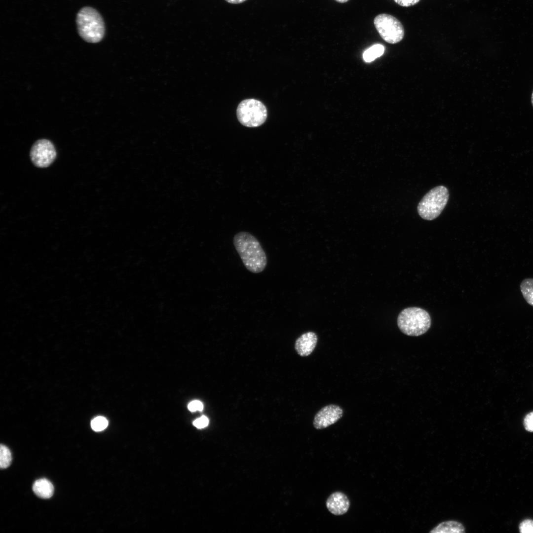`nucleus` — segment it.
<instances>
[{
	"label": "nucleus",
	"mask_w": 533,
	"mask_h": 533,
	"mask_svg": "<svg viewBox=\"0 0 533 533\" xmlns=\"http://www.w3.org/2000/svg\"><path fill=\"white\" fill-rule=\"evenodd\" d=\"M234 247L246 268L254 273L263 271L267 265L265 251L258 240L251 233L241 231L233 239Z\"/></svg>",
	"instance_id": "1"
},
{
	"label": "nucleus",
	"mask_w": 533,
	"mask_h": 533,
	"mask_svg": "<svg viewBox=\"0 0 533 533\" xmlns=\"http://www.w3.org/2000/svg\"><path fill=\"white\" fill-rule=\"evenodd\" d=\"M76 23L79 36L85 41L97 43L104 37L105 26L99 12L89 6L81 8L76 15Z\"/></svg>",
	"instance_id": "2"
},
{
	"label": "nucleus",
	"mask_w": 533,
	"mask_h": 533,
	"mask_svg": "<svg viewBox=\"0 0 533 533\" xmlns=\"http://www.w3.org/2000/svg\"><path fill=\"white\" fill-rule=\"evenodd\" d=\"M397 325L405 334L419 336L426 333L431 325L429 313L424 309L411 307L403 309L398 315Z\"/></svg>",
	"instance_id": "3"
},
{
	"label": "nucleus",
	"mask_w": 533,
	"mask_h": 533,
	"mask_svg": "<svg viewBox=\"0 0 533 533\" xmlns=\"http://www.w3.org/2000/svg\"><path fill=\"white\" fill-rule=\"evenodd\" d=\"M449 198L448 189L437 186L426 193L418 205V212L421 218L431 221L437 218L445 207Z\"/></svg>",
	"instance_id": "4"
},
{
	"label": "nucleus",
	"mask_w": 533,
	"mask_h": 533,
	"mask_svg": "<svg viewBox=\"0 0 533 533\" xmlns=\"http://www.w3.org/2000/svg\"><path fill=\"white\" fill-rule=\"evenodd\" d=\"M236 115L238 121L243 126L256 127L266 121L267 116V109L260 101L247 99L238 105Z\"/></svg>",
	"instance_id": "5"
},
{
	"label": "nucleus",
	"mask_w": 533,
	"mask_h": 533,
	"mask_svg": "<svg viewBox=\"0 0 533 533\" xmlns=\"http://www.w3.org/2000/svg\"><path fill=\"white\" fill-rule=\"evenodd\" d=\"M376 30L386 42L394 44L400 41L404 35L401 23L390 14L382 13L377 15L374 20Z\"/></svg>",
	"instance_id": "6"
},
{
	"label": "nucleus",
	"mask_w": 533,
	"mask_h": 533,
	"mask_svg": "<svg viewBox=\"0 0 533 533\" xmlns=\"http://www.w3.org/2000/svg\"><path fill=\"white\" fill-rule=\"evenodd\" d=\"M30 156L32 163L38 168H46L55 160L57 152L53 144L49 140H38L33 145Z\"/></svg>",
	"instance_id": "7"
},
{
	"label": "nucleus",
	"mask_w": 533,
	"mask_h": 533,
	"mask_svg": "<svg viewBox=\"0 0 533 533\" xmlns=\"http://www.w3.org/2000/svg\"><path fill=\"white\" fill-rule=\"evenodd\" d=\"M343 415V410L339 406L327 405L321 409L315 415L313 426L317 429L325 428L338 421Z\"/></svg>",
	"instance_id": "8"
},
{
	"label": "nucleus",
	"mask_w": 533,
	"mask_h": 533,
	"mask_svg": "<svg viewBox=\"0 0 533 533\" xmlns=\"http://www.w3.org/2000/svg\"><path fill=\"white\" fill-rule=\"evenodd\" d=\"M328 510L335 515H342L346 513L350 506L347 496L340 492L332 494L326 502Z\"/></svg>",
	"instance_id": "9"
},
{
	"label": "nucleus",
	"mask_w": 533,
	"mask_h": 533,
	"mask_svg": "<svg viewBox=\"0 0 533 533\" xmlns=\"http://www.w3.org/2000/svg\"><path fill=\"white\" fill-rule=\"evenodd\" d=\"M317 342V337L313 332L302 334L295 342V347L298 354L301 356L310 355L314 349Z\"/></svg>",
	"instance_id": "10"
},
{
	"label": "nucleus",
	"mask_w": 533,
	"mask_h": 533,
	"mask_svg": "<svg viewBox=\"0 0 533 533\" xmlns=\"http://www.w3.org/2000/svg\"><path fill=\"white\" fill-rule=\"evenodd\" d=\"M33 490L38 496L45 499L52 496L54 487L48 480L41 478L35 482L33 486Z\"/></svg>",
	"instance_id": "11"
},
{
	"label": "nucleus",
	"mask_w": 533,
	"mask_h": 533,
	"mask_svg": "<svg viewBox=\"0 0 533 533\" xmlns=\"http://www.w3.org/2000/svg\"><path fill=\"white\" fill-rule=\"evenodd\" d=\"M464 532H465V530L462 525L458 522L454 521L441 523L430 531V533H462Z\"/></svg>",
	"instance_id": "12"
},
{
	"label": "nucleus",
	"mask_w": 533,
	"mask_h": 533,
	"mask_svg": "<svg viewBox=\"0 0 533 533\" xmlns=\"http://www.w3.org/2000/svg\"><path fill=\"white\" fill-rule=\"evenodd\" d=\"M520 290L526 302L533 306V278L524 279L520 284Z\"/></svg>",
	"instance_id": "13"
},
{
	"label": "nucleus",
	"mask_w": 533,
	"mask_h": 533,
	"mask_svg": "<svg viewBox=\"0 0 533 533\" xmlns=\"http://www.w3.org/2000/svg\"><path fill=\"white\" fill-rule=\"evenodd\" d=\"M384 47L380 44H375L366 50L363 54V58L366 62H371L381 56L384 53Z\"/></svg>",
	"instance_id": "14"
},
{
	"label": "nucleus",
	"mask_w": 533,
	"mask_h": 533,
	"mask_svg": "<svg viewBox=\"0 0 533 533\" xmlns=\"http://www.w3.org/2000/svg\"><path fill=\"white\" fill-rule=\"evenodd\" d=\"M12 460L11 453L5 445L1 444L0 448V466L2 469L8 467Z\"/></svg>",
	"instance_id": "15"
},
{
	"label": "nucleus",
	"mask_w": 533,
	"mask_h": 533,
	"mask_svg": "<svg viewBox=\"0 0 533 533\" xmlns=\"http://www.w3.org/2000/svg\"><path fill=\"white\" fill-rule=\"evenodd\" d=\"M108 425L107 419L102 416L93 419L91 422L92 429L95 431H101L104 430Z\"/></svg>",
	"instance_id": "16"
},
{
	"label": "nucleus",
	"mask_w": 533,
	"mask_h": 533,
	"mask_svg": "<svg viewBox=\"0 0 533 533\" xmlns=\"http://www.w3.org/2000/svg\"><path fill=\"white\" fill-rule=\"evenodd\" d=\"M519 530L522 533H533V521L526 520L523 521L520 525Z\"/></svg>",
	"instance_id": "17"
},
{
	"label": "nucleus",
	"mask_w": 533,
	"mask_h": 533,
	"mask_svg": "<svg viewBox=\"0 0 533 533\" xmlns=\"http://www.w3.org/2000/svg\"><path fill=\"white\" fill-rule=\"evenodd\" d=\"M524 425L527 431L533 432V412L526 416L524 419Z\"/></svg>",
	"instance_id": "18"
},
{
	"label": "nucleus",
	"mask_w": 533,
	"mask_h": 533,
	"mask_svg": "<svg viewBox=\"0 0 533 533\" xmlns=\"http://www.w3.org/2000/svg\"><path fill=\"white\" fill-rule=\"evenodd\" d=\"M209 423L208 419L204 416L197 419L193 422V424L197 428L201 429L206 427Z\"/></svg>",
	"instance_id": "19"
},
{
	"label": "nucleus",
	"mask_w": 533,
	"mask_h": 533,
	"mask_svg": "<svg viewBox=\"0 0 533 533\" xmlns=\"http://www.w3.org/2000/svg\"><path fill=\"white\" fill-rule=\"evenodd\" d=\"M188 408L191 412L201 411L203 409V405L200 401L194 400L189 404Z\"/></svg>",
	"instance_id": "20"
},
{
	"label": "nucleus",
	"mask_w": 533,
	"mask_h": 533,
	"mask_svg": "<svg viewBox=\"0 0 533 533\" xmlns=\"http://www.w3.org/2000/svg\"><path fill=\"white\" fill-rule=\"evenodd\" d=\"M394 1L402 6L409 7L415 5L419 0H394Z\"/></svg>",
	"instance_id": "21"
},
{
	"label": "nucleus",
	"mask_w": 533,
	"mask_h": 533,
	"mask_svg": "<svg viewBox=\"0 0 533 533\" xmlns=\"http://www.w3.org/2000/svg\"><path fill=\"white\" fill-rule=\"evenodd\" d=\"M226 1L229 3L232 4H239L243 2L246 0H225Z\"/></svg>",
	"instance_id": "22"
},
{
	"label": "nucleus",
	"mask_w": 533,
	"mask_h": 533,
	"mask_svg": "<svg viewBox=\"0 0 533 533\" xmlns=\"http://www.w3.org/2000/svg\"><path fill=\"white\" fill-rule=\"evenodd\" d=\"M336 0V1H337L338 2H340V3H344V2H346L347 1H348L349 0Z\"/></svg>",
	"instance_id": "23"
},
{
	"label": "nucleus",
	"mask_w": 533,
	"mask_h": 533,
	"mask_svg": "<svg viewBox=\"0 0 533 533\" xmlns=\"http://www.w3.org/2000/svg\"><path fill=\"white\" fill-rule=\"evenodd\" d=\"M531 102H532V106L533 107V91L532 94Z\"/></svg>",
	"instance_id": "24"
}]
</instances>
